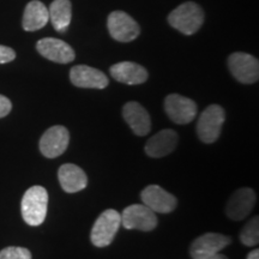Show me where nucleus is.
I'll return each instance as SVG.
<instances>
[{
    "instance_id": "obj_17",
    "label": "nucleus",
    "mask_w": 259,
    "mask_h": 259,
    "mask_svg": "<svg viewBox=\"0 0 259 259\" xmlns=\"http://www.w3.org/2000/svg\"><path fill=\"white\" fill-rule=\"evenodd\" d=\"M60 186L67 193H76L88 185V177L82 168L72 163L63 164L58 171Z\"/></svg>"
},
{
    "instance_id": "obj_7",
    "label": "nucleus",
    "mask_w": 259,
    "mask_h": 259,
    "mask_svg": "<svg viewBox=\"0 0 259 259\" xmlns=\"http://www.w3.org/2000/svg\"><path fill=\"white\" fill-rule=\"evenodd\" d=\"M197 105L189 97L170 94L164 100V111L171 121L179 125L189 124L196 118Z\"/></svg>"
},
{
    "instance_id": "obj_21",
    "label": "nucleus",
    "mask_w": 259,
    "mask_h": 259,
    "mask_svg": "<svg viewBox=\"0 0 259 259\" xmlns=\"http://www.w3.org/2000/svg\"><path fill=\"white\" fill-rule=\"evenodd\" d=\"M240 240L245 246H253L258 245L259 242V219L255 216L250 222L241 229Z\"/></svg>"
},
{
    "instance_id": "obj_6",
    "label": "nucleus",
    "mask_w": 259,
    "mask_h": 259,
    "mask_svg": "<svg viewBox=\"0 0 259 259\" xmlns=\"http://www.w3.org/2000/svg\"><path fill=\"white\" fill-rule=\"evenodd\" d=\"M228 67L233 77L240 83L252 84L259 78V63L251 54L242 52L233 53L228 58Z\"/></svg>"
},
{
    "instance_id": "obj_2",
    "label": "nucleus",
    "mask_w": 259,
    "mask_h": 259,
    "mask_svg": "<svg viewBox=\"0 0 259 259\" xmlns=\"http://www.w3.org/2000/svg\"><path fill=\"white\" fill-rule=\"evenodd\" d=\"M168 22L173 28L185 35H193L202 27L204 11L198 4L187 2L178 6L168 16Z\"/></svg>"
},
{
    "instance_id": "obj_3",
    "label": "nucleus",
    "mask_w": 259,
    "mask_h": 259,
    "mask_svg": "<svg viewBox=\"0 0 259 259\" xmlns=\"http://www.w3.org/2000/svg\"><path fill=\"white\" fill-rule=\"evenodd\" d=\"M121 225V215L116 210L108 209L103 211L90 233V240L96 247H106L111 245Z\"/></svg>"
},
{
    "instance_id": "obj_20",
    "label": "nucleus",
    "mask_w": 259,
    "mask_h": 259,
    "mask_svg": "<svg viewBox=\"0 0 259 259\" xmlns=\"http://www.w3.org/2000/svg\"><path fill=\"white\" fill-rule=\"evenodd\" d=\"M48 14L52 24L58 32L66 31L72 16L70 0H54L48 9Z\"/></svg>"
},
{
    "instance_id": "obj_22",
    "label": "nucleus",
    "mask_w": 259,
    "mask_h": 259,
    "mask_svg": "<svg viewBox=\"0 0 259 259\" xmlns=\"http://www.w3.org/2000/svg\"><path fill=\"white\" fill-rule=\"evenodd\" d=\"M0 259H31V252L25 247L9 246L0 251Z\"/></svg>"
},
{
    "instance_id": "obj_12",
    "label": "nucleus",
    "mask_w": 259,
    "mask_h": 259,
    "mask_svg": "<svg viewBox=\"0 0 259 259\" xmlns=\"http://www.w3.org/2000/svg\"><path fill=\"white\" fill-rule=\"evenodd\" d=\"M70 80L73 85L85 89H105L108 77L102 71L87 65H77L70 71Z\"/></svg>"
},
{
    "instance_id": "obj_14",
    "label": "nucleus",
    "mask_w": 259,
    "mask_h": 259,
    "mask_svg": "<svg viewBox=\"0 0 259 259\" xmlns=\"http://www.w3.org/2000/svg\"><path fill=\"white\" fill-rule=\"evenodd\" d=\"M254 191L248 187L239 189L232 194L226 206V213L234 221H241L252 211L255 204Z\"/></svg>"
},
{
    "instance_id": "obj_9",
    "label": "nucleus",
    "mask_w": 259,
    "mask_h": 259,
    "mask_svg": "<svg viewBox=\"0 0 259 259\" xmlns=\"http://www.w3.org/2000/svg\"><path fill=\"white\" fill-rule=\"evenodd\" d=\"M229 236L220 233H205L194 239L190 246V255L192 259H205L220 253L231 244Z\"/></svg>"
},
{
    "instance_id": "obj_11",
    "label": "nucleus",
    "mask_w": 259,
    "mask_h": 259,
    "mask_svg": "<svg viewBox=\"0 0 259 259\" xmlns=\"http://www.w3.org/2000/svg\"><path fill=\"white\" fill-rule=\"evenodd\" d=\"M141 199L155 213H169L176 210L178 200L173 194L158 185H149L142 191Z\"/></svg>"
},
{
    "instance_id": "obj_8",
    "label": "nucleus",
    "mask_w": 259,
    "mask_h": 259,
    "mask_svg": "<svg viewBox=\"0 0 259 259\" xmlns=\"http://www.w3.org/2000/svg\"><path fill=\"white\" fill-rule=\"evenodd\" d=\"M107 27L111 36L120 42L134 41L141 34L137 22L124 11H113L108 16Z\"/></svg>"
},
{
    "instance_id": "obj_4",
    "label": "nucleus",
    "mask_w": 259,
    "mask_h": 259,
    "mask_svg": "<svg viewBox=\"0 0 259 259\" xmlns=\"http://www.w3.org/2000/svg\"><path fill=\"white\" fill-rule=\"evenodd\" d=\"M226 120L225 109L219 105H211L200 114L197 122V135L203 143H213L221 135Z\"/></svg>"
},
{
    "instance_id": "obj_19",
    "label": "nucleus",
    "mask_w": 259,
    "mask_h": 259,
    "mask_svg": "<svg viewBox=\"0 0 259 259\" xmlns=\"http://www.w3.org/2000/svg\"><path fill=\"white\" fill-rule=\"evenodd\" d=\"M48 21H50V14L44 3L38 0H31L30 3H28L22 22L25 31H36L38 29H42L48 23Z\"/></svg>"
},
{
    "instance_id": "obj_18",
    "label": "nucleus",
    "mask_w": 259,
    "mask_h": 259,
    "mask_svg": "<svg viewBox=\"0 0 259 259\" xmlns=\"http://www.w3.org/2000/svg\"><path fill=\"white\" fill-rule=\"evenodd\" d=\"M111 74L115 80L128 85H138L147 82L148 79V71L143 66L132 61H121L113 65L111 67Z\"/></svg>"
},
{
    "instance_id": "obj_1",
    "label": "nucleus",
    "mask_w": 259,
    "mask_h": 259,
    "mask_svg": "<svg viewBox=\"0 0 259 259\" xmlns=\"http://www.w3.org/2000/svg\"><path fill=\"white\" fill-rule=\"evenodd\" d=\"M47 206V190L42 186H32L24 193L22 198V218L29 226H40L46 220Z\"/></svg>"
},
{
    "instance_id": "obj_25",
    "label": "nucleus",
    "mask_w": 259,
    "mask_h": 259,
    "mask_svg": "<svg viewBox=\"0 0 259 259\" xmlns=\"http://www.w3.org/2000/svg\"><path fill=\"white\" fill-rule=\"evenodd\" d=\"M247 259H259V250H258V248H254L253 251H251L250 253L247 254Z\"/></svg>"
},
{
    "instance_id": "obj_5",
    "label": "nucleus",
    "mask_w": 259,
    "mask_h": 259,
    "mask_svg": "<svg viewBox=\"0 0 259 259\" xmlns=\"http://www.w3.org/2000/svg\"><path fill=\"white\" fill-rule=\"evenodd\" d=\"M121 225L126 229L150 232L156 228L157 216L144 204H132L122 211Z\"/></svg>"
},
{
    "instance_id": "obj_10",
    "label": "nucleus",
    "mask_w": 259,
    "mask_h": 259,
    "mask_svg": "<svg viewBox=\"0 0 259 259\" xmlns=\"http://www.w3.org/2000/svg\"><path fill=\"white\" fill-rule=\"evenodd\" d=\"M70 143V134L66 127L52 126L42 135L40 139V151L45 157L56 158L66 151Z\"/></svg>"
},
{
    "instance_id": "obj_24",
    "label": "nucleus",
    "mask_w": 259,
    "mask_h": 259,
    "mask_svg": "<svg viewBox=\"0 0 259 259\" xmlns=\"http://www.w3.org/2000/svg\"><path fill=\"white\" fill-rule=\"evenodd\" d=\"M12 103L6 96L0 95V118H4L11 112Z\"/></svg>"
},
{
    "instance_id": "obj_13",
    "label": "nucleus",
    "mask_w": 259,
    "mask_h": 259,
    "mask_svg": "<svg viewBox=\"0 0 259 259\" xmlns=\"http://www.w3.org/2000/svg\"><path fill=\"white\" fill-rule=\"evenodd\" d=\"M36 50L42 57L58 64H69L76 57L72 47L59 38H41L37 41Z\"/></svg>"
},
{
    "instance_id": "obj_15",
    "label": "nucleus",
    "mask_w": 259,
    "mask_h": 259,
    "mask_svg": "<svg viewBox=\"0 0 259 259\" xmlns=\"http://www.w3.org/2000/svg\"><path fill=\"white\" fill-rule=\"evenodd\" d=\"M122 116L135 135L145 136L151 128L150 115L138 102H127L122 108Z\"/></svg>"
},
{
    "instance_id": "obj_26",
    "label": "nucleus",
    "mask_w": 259,
    "mask_h": 259,
    "mask_svg": "<svg viewBox=\"0 0 259 259\" xmlns=\"http://www.w3.org/2000/svg\"><path fill=\"white\" fill-rule=\"evenodd\" d=\"M205 259H228V258H227L226 255L221 254V253H216L215 255H211V257H209V258H205Z\"/></svg>"
},
{
    "instance_id": "obj_16",
    "label": "nucleus",
    "mask_w": 259,
    "mask_h": 259,
    "mask_svg": "<svg viewBox=\"0 0 259 259\" xmlns=\"http://www.w3.org/2000/svg\"><path fill=\"white\" fill-rule=\"evenodd\" d=\"M179 137L173 130H162L158 134L154 135L145 144V153L148 156L160 158L167 156L177 148Z\"/></svg>"
},
{
    "instance_id": "obj_23",
    "label": "nucleus",
    "mask_w": 259,
    "mask_h": 259,
    "mask_svg": "<svg viewBox=\"0 0 259 259\" xmlns=\"http://www.w3.org/2000/svg\"><path fill=\"white\" fill-rule=\"evenodd\" d=\"M16 53L12 48L0 45V64H8L15 60Z\"/></svg>"
}]
</instances>
